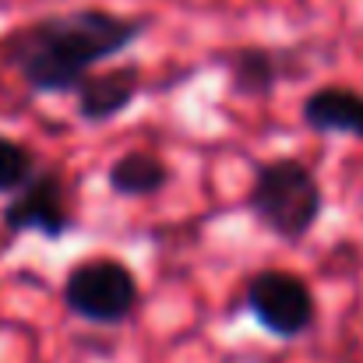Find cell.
<instances>
[{
  "mask_svg": "<svg viewBox=\"0 0 363 363\" xmlns=\"http://www.w3.org/2000/svg\"><path fill=\"white\" fill-rule=\"evenodd\" d=\"M219 60L226 67L230 96H240V99H264L286 78V53L268 50V46H240V50L219 53Z\"/></svg>",
  "mask_w": 363,
  "mask_h": 363,
  "instance_id": "9c48e42d",
  "label": "cell"
},
{
  "mask_svg": "<svg viewBox=\"0 0 363 363\" xmlns=\"http://www.w3.org/2000/svg\"><path fill=\"white\" fill-rule=\"evenodd\" d=\"M300 123L321 138L363 141V92L350 89V85H321L303 96Z\"/></svg>",
  "mask_w": 363,
  "mask_h": 363,
  "instance_id": "52a82bcc",
  "label": "cell"
},
{
  "mask_svg": "<svg viewBox=\"0 0 363 363\" xmlns=\"http://www.w3.org/2000/svg\"><path fill=\"white\" fill-rule=\"evenodd\" d=\"M39 166H43L39 155L25 141L0 134V198H11L18 187H25L35 177Z\"/></svg>",
  "mask_w": 363,
  "mask_h": 363,
  "instance_id": "30bf717a",
  "label": "cell"
},
{
  "mask_svg": "<svg viewBox=\"0 0 363 363\" xmlns=\"http://www.w3.org/2000/svg\"><path fill=\"white\" fill-rule=\"evenodd\" d=\"M243 205L268 237L296 247L311 237V230L325 216V187L307 162L293 155H279V159L254 162V177Z\"/></svg>",
  "mask_w": 363,
  "mask_h": 363,
  "instance_id": "7a4b0ae2",
  "label": "cell"
},
{
  "mask_svg": "<svg viewBox=\"0 0 363 363\" xmlns=\"http://www.w3.org/2000/svg\"><path fill=\"white\" fill-rule=\"evenodd\" d=\"M247 314L282 342L303 339L318 325V296L311 282L289 268H261L243 282Z\"/></svg>",
  "mask_w": 363,
  "mask_h": 363,
  "instance_id": "277c9868",
  "label": "cell"
},
{
  "mask_svg": "<svg viewBox=\"0 0 363 363\" xmlns=\"http://www.w3.org/2000/svg\"><path fill=\"white\" fill-rule=\"evenodd\" d=\"M169 184H173V166L152 148H127L106 169L110 194L127 198V201L159 198Z\"/></svg>",
  "mask_w": 363,
  "mask_h": 363,
  "instance_id": "ba28073f",
  "label": "cell"
},
{
  "mask_svg": "<svg viewBox=\"0 0 363 363\" xmlns=\"http://www.w3.org/2000/svg\"><path fill=\"white\" fill-rule=\"evenodd\" d=\"M148 28V14H117L106 7L43 14L4 39V64L32 96H74L85 74L127 53Z\"/></svg>",
  "mask_w": 363,
  "mask_h": 363,
  "instance_id": "6da1fadb",
  "label": "cell"
},
{
  "mask_svg": "<svg viewBox=\"0 0 363 363\" xmlns=\"http://www.w3.org/2000/svg\"><path fill=\"white\" fill-rule=\"evenodd\" d=\"M67 314L78 321L99 325V328H117L127 325L141 303V286L130 264H123L113 254H89L78 261L60 286Z\"/></svg>",
  "mask_w": 363,
  "mask_h": 363,
  "instance_id": "3957f363",
  "label": "cell"
},
{
  "mask_svg": "<svg viewBox=\"0 0 363 363\" xmlns=\"http://www.w3.org/2000/svg\"><path fill=\"white\" fill-rule=\"evenodd\" d=\"M141 89H145V82H141L138 64H113V67H103V71L96 67L74 89L78 121L89 123V127L117 121L123 110H130V103L141 96Z\"/></svg>",
  "mask_w": 363,
  "mask_h": 363,
  "instance_id": "8992f818",
  "label": "cell"
},
{
  "mask_svg": "<svg viewBox=\"0 0 363 363\" xmlns=\"http://www.w3.org/2000/svg\"><path fill=\"white\" fill-rule=\"evenodd\" d=\"M0 226L11 237H43V240H64L74 230V208H71V184L60 169L39 166L35 177L11 194V201L0 212Z\"/></svg>",
  "mask_w": 363,
  "mask_h": 363,
  "instance_id": "5b68a950",
  "label": "cell"
}]
</instances>
